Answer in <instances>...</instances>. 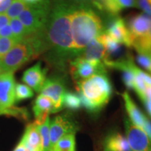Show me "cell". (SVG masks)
Returning <instances> with one entry per match:
<instances>
[{
	"mask_svg": "<svg viewBox=\"0 0 151 151\" xmlns=\"http://www.w3.org/2000/svg\"><path fill=\"white\" fill-rule=\"evenodd\" d=\"M107 10L116 14L123 9L137 6V0H104Z\"/></svg>",
	"mask_w": 151,
	"mask_h": 151,
	"instance_id": "d6986e66",
	"label": "cell"
},
{
	"mask_svg": "<svg viewBox=\"0 0 151 151\" xmlns=\"http://www.w3.org/2000/svg\"><path fill=\"white\" fill-rule=\"evenodd\" d=\"M11 19L6 16V14H0V29L4 27V26L9 24Z\"/></svg>",
	"mask_w": 151,
	"mask_h": 151,
	"instance_id": "d6a6232c",
	"label": "cell"
},
{
	"mask_svg": "<svg viewBox=\"0 0 151 151\" xmlns=\"http://www.w3.org/2000/svg\"><path fill=\"white\" fill-rule=\"evenodd\" d=\"M143 130L145 132V133L146 134L151 141V122L149 120L147 121L146 124H145Z\"/></svg>",
	"mask_w": 151,
	"mask_h": 151,
	"instance_id": "836d02e7",
	"label": "cell"
},
{
	"mask_svg": "<svg viewBox=\"0 0 151 151\" xmlns=\"http://www.w3.org/2000/svg\"><path fill=\"white\" fill-rule=\"evenodd\" d=\"M3 73H5V72H4V71H3L2 68H1V65H0V75H1V74H2Z\"/></svg>",
	"mask_w": 151,
	"mask_h": 151,
	"instance_id": "8d00e7d4",
	"label": "cell"
},
{
	"mask_svg": "<svg viewBox=\"0 0 151 151\" xmlns=\"http://www.w3.org/2000/svg\"><path fill=\"white\" fill-rule=\"evenodd\" d=\"M104 148L111 151H130L127 137L120 134H113L106 139Z\"/></svg>",
	"mask_w": 151,
	"mask_h": 151,
	"instance_id": "ac0fdd59",
	"label": "cell"
},
{
	"mask_svg": "<svg viewBox=\"0 0 151 151\" xmlns=\"http://www.w3.org/2000/svg\"><path fill=\"white\" fill-rule=\"evenodd\" d=\"M28 4L20 1V0H14L11 5L6 11V16L10 19L17 18L20 14L25 9Z\"/></svg>",
	"mask_w": 151,
	"mask_h": 151,
	"instance_id": "d4e9b609",
	"label": "cell"
},
{
	"mask_svg": "<svg viewBox=\"0 0 151 151\" xmlns=\"http://www.w3.org/2000/svg\"><path fill=\"white\" fill-rule=\"evenodd\" d=\"M33 111L36 118L35 123H42L49 116V113H53V103L48 97L39 94L35 101Z\"/></svg>",
	"mask_w": 151,
	"mask_h": 151,
	"instance_id": "2e32d148",
	"label": "cell"
},
{
	"mask_svg": "<svg viewBox=\"0 0 151 151\" xmlns=\"http://www.w3.org/2000/svg\"><path fill=\"white\" fill-rule=\"evenodd\" d=\"M137 52H150L151 53V27L146 35L136 39L132 43Z\"/></svg>",
	"mask_w": 151,
	"mask_h": 151,
	"instance_id": "7402d4cb",
	"label": "cell"
},
{
	"mask_svg": "<svg viewBox=\"0 0 151 151\" xmlns=\"http://www.w3.org/2000/svg\"><path fill=\"white\" fill-rule=\"evenodd\" d=\"M124 124L130 151H151V141L145 132L127 119Z\"/></svg>",
	"mask_w": 151,
	"mask_h": 151,
	"instance_id": "9c48e42d",
	"label": "cell"
},
{
	"mask_svg": "<svg viewBox=\"0 0 151 151\" xmlns=\"http://www.w3.org/2000/svg\"><path fill=\"white\" fill-rule=\"evenodd\" d=\"M72 8L65 2H58L47 22L48 43L60 59L76 56L71 24Z\"/></svg>",
	"mask_w": 151,
	"mask_h": 151,
	"instance_id": "6da1fadb",
	"label": "cell"
},
{
	"mask_svg": "<svg viewBox=\"0 0 151 151\" xmlns=\"http://www.w3.org/2000/svg\"><path fill=\"white\" fill-rule=\"evenodd\" d=\"M51 151H75V134H70L61 138Z\"/></svg>",
	"mask_w": 151,
	"mask_h": 151,
	"instance_id": "44dd1931",
	"label": "cell"
},
{
	"mask_svg": "<svg viewBox=\"0 0 151 151\" xmlns=\"http://www.w3.org/2000/svg\"><path fill=\"white\" fill-rule=\"evenodd\" d=\"M49 18V3L42 0L35 4H28L25 9L18 16L29 35L42 32Z\"/></svg>",
	"mask_w": 151,
	"mask_h": 151,
	"instance_id": "5b68a950",
	"label": "cell"
},
{
	"mask_svg": "<svg viewBox=\"0 0 151 151\" xmlns=\"http://www.w3.org/2000/svg\"><path fill=\"white\" fill-rule=\"evenodd\" d=\"M71 24L73 50L75 55L79 56L92 39L101 35V20L91 9L86 7L72 8Z\"/></svg>",
	"mask_w": 151,
	"mask_h": 151,
	"instance_id": "7a4b0ae2",
	"label": "cell"
},
{
	"mask_svg": "<svg viewBox=\"0 0 151 151\" xmlns=\"http://www.w3.org/2000/svg\"><path fill=\"white\" fill-rule=\"evenodd\" d=\"M70 65L71 75L76 83L90 78L94 74L106 73L103 62L88 61L81 56L75 57L71 60Z\"/></svg>",
	"mask_w": 151,
	"mask_h": 151,
	"instance_id": "8992f818",
	"label": "cell"
},
{
	"mask_svg": "<svg viewBox=\"0 0 151 151\" xmlns=\"http://www.w3.org/2000/svg\"><path fill=\"white\" fill-rule=\"evenodd\" d=\"M78 129L76 122L67 116H58L50 122V151L61 138Z\"/></svg>",
	"mask_w": 151,
	"mask_h": 151,
	"instance_id": "52a82bcc",
	"label": "cell"
},
{
	"mask_svg": "<svg viewBox=\"0 0 151 151\" xmlns=\"http://www.w3.org/2000/svg\"><path fill=\"white\" fill-rule=\"evenodd\" d=\"M20 1H24V2L27 4H35V3L39 2V1H42V0H20Z\"/></svg>",
	"mask_w": 151,
	"mask_h": 151,
	"instance_id": "d590c367",
	"label": "cell"
},
{
	"mask_svg": "<svg viewBox=\"0 0 151 151\" xmlns=\"http://www.w3.org/2000/svg\"><path fill=\"white\" fill-rule=\"evenodd\" d=\"M14 151H27V149L25 148V147L22 145V143L21 142H20L18 143V146H16V148L14 149Z\"/></svg>",
	"mask_w": 151,
	"mask_h": 151,
	"instance_id": "e575fe53",
	"label": "cell"
},
{
	"mask_svg": "<svg viewBox=\"0 0 151 151\" xmlns=\"http://www.w3.org/2000/svg\"><path fill=\"white\" fill-rule=\"evenodd\" d=\"M3 1V0H0V2H1V1Z\"/></svg>",
	"mask_w": 151,
	"mask_h": 151,
	"instance_id": "f35d334b",
	"label": "cell"
},
{
	"mask_svg": "<svg viewBox=\"0 0 151 151\" xmlns=\"http://www.w3.org/2000/svg\"><path fill=\"white\" fill-rule=\"evenodd\" d=\"M122 97L124 100L126 111L129 117L130 121L137 127L143 129L148 119L144 116V114L141 112L140 109L138 108L137 106L135 104L134 101H133V99H132L127 92H123Z\"/></svg>",
	"mask_w": 151,
	"mask_h": 151,
	"instance_id": "5bb4252c",
	"label": "cell"
},
{
	"mask_svg": "<svg viewBox=\"0 0 151 151\" xmlns=\"http://www.w3.org/2000/svg\"><path fill=\"white\" fill-rule=\"evenodd\" d=\"M65 92L63 82L57 78L46 79L40 90L41 94L51 99L54 106L53 113L60 111L63 107V99Z\"/></svg>",
	"mask_w": 151,
	"mask_h": 151,
	"instance_id": "30bf717a",
	"label": "cell"
},
{
	"mask_svg": "<svg viewBox=\"0 0 151 151\" xmlns=\"http://www.w3.org/2000/svg\"><path fill=\"white\" fill-rule=\"evenodd\" d=\"M14 73L5 72L0 75V115L7 114L16 102Z\"/></svg>",
	"mask_w": 151,
	"mask_h": 151,
	"instance_id": "ba28073f",
	"label": "cell"
},
{
	"mask_svg": "<svg viewBox=\"0 0 151 151\" xmlns=\"http://www.w3.org/2000/svg\"><path fill=\"white\" fill-rule=\"evenodd\" d=\"M46 69L42 67L41 62H38L35 66L24 71L22 80L29 88H32L37 92H40L46 80Z\"/></svg>",
	"mask_w": 151,
	"mask_h": 151,
	"instance_id": "7c38bea8",
	"label": "cell"
},
{
	"mask_svg": "<svg viewBox=\"0 0 151 151\" xmlns=\"http://www.w3.org/2000/svg\"><path fill=\"white\" fill-rule=\"evenodd\" d=\"M27 151H41V137L35 122L29 124L20 141Z\"/></svg>",
	"mask_w": 151,
	"mask_h": 151,
	"instance_id": "9a60e30c",
	"label": "cell"
},
{
	"mask_svg": "<svg viewBox=\"0 0 151 151\" xmlns=\"http://www.w3.org/2000/svg\"><path fill=\"white\" fill-rule=\"evenodd\" d=\"M18 41L13 38H0V59L3 58Z\"/></svg>",
	"mask_w": 151,
	"mask_h": 151,
	"instance_id": "83f0119b",
	"label": "cell"
},
{
	"mask_svg": "<svg viewBox=\"0 0 151 151\" xmlns=\"http://www.w3.org/2000/svg\"><path fill=\"white\" fill-rule=\"evenodd\" d=\"M106 34L118 43L127 47H132L129 32L123 19L120 18L115 19L109 24Z\"/></svg>",
	"mask_w": 151,
	"mask_h": 151,
	"instance_id": "4fadbf2b",
	"label": "cell"
},
{
	"mask_svg": "<svg viewBox=\"0 0 151 151\" xmlns=\"http://www.w3.org/2000/svg\"><path fill=\"white\" fill-rule=\"evenodd\" d=\"M137 62L143 69L151 75V53L150 52H137Z\"/></svg>",
	"mask_w": 151,
	"mask_h": 151,
	"instance_id": "4316f807",
	"label": "cell"
},
{
	"mask_svg": "<svg viewBox=\"0 0 151 151\" xmlns=\"http://www.w3.org/2000/svg\"><path fill=\"white\" fill-rule=\"evenodd\" d=\"M0 38H13L14 39L10 24H7L0 29Z\"/></svg>",
	"mask_w": 151,
	"mask_h": 151,
	"instance_id": "4dcf8cb0",
	"label": "cell"
},
{
	"mask_svg": "<svg viewBox=\"0 0 151 151\" xmlns=\"http://www.w3.org/2000/svg\"><path fill=\"white\" fill-rule=\"evenodd\" d=\"M104 151H111V150H108V149H106V148H104Z\"/></svg>",
	"mask_w": 151,
	"mask_h": 151,
	"instance_id": "74e56055",
	"label": "cell"
},
{
	"mask_svg": "<svg viewBox=\"0 0 151 151\" xmlns=\"http://www.w3.org/2000/svg\"><path fill=\"white\" fill-rule=\"evenodd\" d=\"M50 118L49 116L42 123L37 124L41 137V151H50Z\"/></svg>",
	"mask_w": 151,
	"mask_h": 151,
	"instance_id": "ffe728a7",
	"label": "cell"
},
{
	"mask_svg": "<svg viewBox=\"0 0 151 151\" xmlns=\"http://www.w3.org/2000/svg\"><path fill=\"white\" fill-rule=\"evenodd\" d=\"M142 101L144 102L147 111L151 116V87L147 90Z\"/></svg>",
	"mask_w": 151,
	"mask_h": 151,
	"instance_id": "f546056e",
	"label": "cell"
},
{
	"mask_svg": "<svg viewBox=\"0 0 151 151\" xmlns=\"http://www.w3.org/2000/svg\"><path fill=\"white\" fill-rule=\"evenodd\" d=\"M127 27L132 46V43L136 39L144 36L150 30L151 17L143 13L132 16L128 21Z\"/></svg>",
	"mask_w": 151,
	"mask_h": 151,
	"instance_id": "8fae6325",
	"label": "cell"
},
{
	"mask_svg": "<svg viewBox=\"0 0 151 151\" xmlns=\"http://www.w3.org/2000/svg\"><path fill=\"white\" fill-rule=\"evenodd\" d=\"M63 106L71 110H78L82 106L80 96L73 92H65L63 99Z\"/></svg>",
	"mask_w": 151,
	"mask_h": 151,
	"instance_id": "cb8c5ba5",
	"label": "cell"
},
{
	"mask_svg": "<svg viewBox=\"0 0 151 151\" xmlns=\"http://www.w3.org/2000/svg\"><path fill=\"white\" fill-rule=\"evenodd\" d=\"M14 0H3L0 2V14H4L8 10Z\"/></svg>",
	"mask_w": 151,
	"mask_h": 151,
	"instance_id": "1f68e13d",
	"label": "cell"
},
{
	"mask_svg": "<svg viewBox=\"0 0 151 151\" xmlns=\"http://www.w3.org/2000/svg\"><path fill=\"white\" fill-rule=\"evenodd\" d=\"M42 41L37 35H30L19 41L0 59L4 72L14 73L16 69L35 58L43 50Z\"/></svg>",
	"mask_w": 151,
	"mask_h": 151,
	"instance_id": "277c9868",
	"label": "cell"
},
{
	"mask_svg": "<svg viewBox=\"0 0 151 151\" xmlns=\"http://www.w3.org/2000/svg\"><path fill=\"white\" fill-rule=\"evenodd\" d=\"M9 24H10L11 30H12L14 39L18 42L22 41V39L29 35L25 27H24V25L18 18L11 19Z\"/></svg>",
	"mask_w": 151,
	"mask_h": 151,
	"instance_id": "603a6c76",
	"label": "cell"
},
{
	"mask_svg": "<svg viewBox=\"0 0 151 151\" xmlns=\"http://www.w3.org/2000/svg\"><path fill=\"white\" fill-rule=\"evenodd\" d=\"M137 6L142 10L143 14L151 17V0H137Z\"/></svg>",
	"mask_w": 151,
	"mask_h": 151,
	"instance_id": "f1b7e54d",
	"label": "cell"
},
{
	"mask_svg": "<svg viewBox=\"0 0 151 151\" xmlns=\"http://www.w3.org/2000/svg\"><path fill=\"white\" fill-rule=\"evenodd\" d=\"M79 56L88 61L103 62L106 56V48L97 37L87 45L83 50V54Z\"/></svg>",
	"mask_w": 151,
	"mask_h": 151,
	"instance_id": "e0dca14e",
	"label": "cell"
},
{
	"mask_svg": "<svg viewBox=\"0 0 151 151\" xmlns=\"http://www.w3.org/2000/svg\"><path fill=\"white\" fill-rule=\"evenodd\" d=\"M76 83L81 104L88 111H97L109 102L112 86L106 73L94 74Z\"/></svg>",
	"mask_w": 151,
	"mask_h": 151,
	"instance_id": "3957f363",
	"label": "cell"
},
{
	"mask_svg": "<svg viewBox=\"0 0 151 151\" xmlns=\"http://www.w3.org/2000/svg\"><path fill=\"white\" fill-rule=\"evenodd\" d=\"M34 92L29 86L18 83L15 86V100L16 101L32 97Z\"/></svg>",
	"mask_w": 151,
	"mask_h": 151,
	"instance_id": "484cf974",
	"label": "cell"
}]
</instances>
